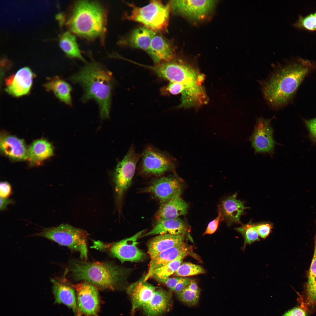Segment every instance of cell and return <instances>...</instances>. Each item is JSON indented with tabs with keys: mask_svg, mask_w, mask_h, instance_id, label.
Wrapping results in <instances>:
<instances>
[{
	"mask_svg": "<svg viewBox=\"0 0 316 316\" xmlns=\"http://www.w3.org/2000/svg\"><path fill=\"white\" fill-rule=\"evenodd\" d=\"M70 79L82 87V101L94 100L99 106L101 119L109 118L114 84L112 73L100 63L92 61L87 63Z\"/></svg>",
	"mask_w": 316,
	"mask_h": 316,
	"instance_id": "obj_1",
	"label": "cell"
},
{
	"mask_svg": "<svg viewBox=\"0 0 316 316\" xmlns=\"http://www.w3.org/2000/svg\"><path fill=\"white\" fill-rule=\"evenodd\" d=\"M314 66L310 61L300 59L281 66L264 83L265 98L274 107L286 104Z\"/></svg>",
	"mask_w": 316,
	"mask_h": 316,
	"instance_id": "obj_2",
	"label": "cell"
},
{
	"mask_svg": "<svg viewBox=\"0 0 316 316\" xmlns=\"http://www.w3.org/2000/svg\"><path fill=\"white\" fill-rule=\"evenodd\" d=\"M107 11L97 1L74 2L66 22L70 32L89 40L99 39L104 43L107 30Z\"/></svg>",
	"mask_w": 316,
	"mask_h": 316,
	"instance_id": "obj_3",
	"label": "cell"
},
{
	"mask_svg": "<svg viewBox=\"0 0 316 316\" xmlns=\"http://www.w3.org/2000/svg\"><path fill=\"white\" fill-rule=\"evenodd\" d=\"M164 79L180 84L183 88L180 107H199L208 101L203 84L205 75L188 64L175 59L166 62L162 69Z\"/></svg>",
	"mask_w": 316,
	"mask_h": 316,
	"instance_id": "obj_4",
	"label": "cell"
},
{
	"mask_svg": "<svg viewBox=\"0 0 316 316\" xmlns=\"http://www.w3.org/2000/svg\"><path fill=\"white\" fill-rule=\"evenodd\" d=\"M68 269L73 278L82 281L97 288L114 290L124 279L126 271L110 262H88L73 260Z\"/></svg>",
	"mask_w": 316,
	"mask_h": 316,
	"instance_id": "obj_5",
	"label": "cell"
},
{
	"mask_svg": "<svg viewBox=\"0 0 316 316\" xmlns=\"http://www.w3.org/2000/svg\"><path fill=\"white\" fill-rule=\"evenodd\" d=\"M128 4L132 10L129 14H126L125 19L139 23L155 32L167 31L171 10L169 3L164 5L161 1L152 0L142 7Z\"/></svg>",
	"mask_w": 316,
	"mask_h": 316,
	"instance_id": "obj_6",
	"label": "cell"
},
{
	"mask_svg": "<svg viewBox=\"0 0 316 316\" xmlns=\"http://www.w3.org/2000/svg\"><path fill=\"white\" fill-rule=\"evenodd\" d=\"M88 234L83 230L67 224L44 228L34 234L44 237L58 244L66 246L71 250L80 253V257L86 261L87 257V238Z\"/></svg>",
	"mask_w": 316,
	"mask_h": 316,
	"instance_id": "obj_7",
	"label": "cell"
},
{
	"mask_svg": "<svg viewBox=\"0 0 316 316\" xmlns=\"http://www.w3.org/2000/svg\"><path fill=\"white\" fill-rule=\"evenodd\" d=\"M141 155L136 152L132 145L116 168L114 179L116 202L119 211L123 196L130 185L137 163Z\"/></svg>",
	"mask_w": 316,
	"mask_h": 316,
	"instance_id": "obj_8",
	"label": "cell"
},
{
	"mask_svg": "<svg viewBox=\"0 0 316 316\" xmlns=\"http://www.w3.org/2000/svg\"><path fill=\"white\" fill-rule=\"evenodd\" d=\"M144 230L133 236L114 243H106L95 241L93 247L100 250H108L113 257L118 258L122 263L126 261L137 262L143 259L144 253L137 246L138 239Z\"/></svg>",
	"mask_w": 316,
	"mask_h": 316,
	"instance_id": "obj_9",
	"label": "cell"
},
{
	"mask_svg": "<svg viewBox=\"0 0 316 316\" xmlns=\"http://www.w3.org/2000/svg\"><path fill=\"white\" fill-rule=\"evenodd\" d=\"M141 155L139 171L144 175L159 176L174 168L173 158L152 146H148Z\"/></svg>",
	"mask_w": 316,
	"mask_h": 316,
	"instance_id": "obj_10",
	"label": "cell"
},
{
	"mask_svg": "<svg viewBox=\"0 0 316 316\" xmlns=\"http://www.w3.org/2000/svg\"><path fill=\"white\" fill-rule=\"evenodd\" d=\"M73 286L76 291L75 316H99L100 300L97 288L85 282Z\"/></svg>",
	"mask_w": 316,
	"mask_h": 316,
	"instance_id": "obj_11",
	"label": "cell"
},
{
	"mask_svg": "<svg viewBox=\"0 0 316 316\" xmlns=\"http://www.w3.org/2000/svg\"><path fill=\"white\" fill-rule=\"evenodd\" d=\"M182 190V183L178 178L163 176L154 181L142 192L153 195L162 205L172 198L180 196Z\"/></svg>",
	"mask_w": 316,
	"mask_h": 316,
	"instance_id": "obj_12",
	"label": "cell"
},
{
	"mask_svg": "<svg viewBox=\"0 0 316 316\" xmlns=\"http://www.w3.org/2000/svg\"><path fill=\"white\" fill-rule=\"evenodd\" d=\"M215 0H171L169 2L172 11L190 19L200 20L212 11Z\"/></svg>",
	"mask_w": 316,
	"mask_h": 316,
	"instance_id": "obj_13",
	"label": "cell"
},
{
	"mask_svg": "<svg viewBox=\"0 0 316 316\" xmlns=\"http://www.w3.org/2000/svg\"><path fill=\"white\" fill-rule=\"evenodd\" d=\"M273 133L270 119L262 118L257 119L250 138L255 152L270 154L273 152L275 143Z\"/></svg>",
	"mask_w": 316,
	"mask_h": 316,
	"instance_id": "obj_14",
	"label": "cell"
},
{
	"mask_svg": "<svg viewBox=\"0 0 316 316\" xmlns=\"http://www.w3.org/2000/svg\"><path fill=\"white\" fill-rule=\"evenodd\" d=\"M314 252L308 271L307 281L303 294L300 298L301 306L306 311L313 312L316 310V232Z\"/></svg>",
	"mask_w": 316,
	"mask_h": 316,
	"instance_id": "obj_15",
	"label": "cell"
},
{
	"mask_svg": "<svg viewBox=\"0 0 316 316\" xmlns=\"http://www.w3.org/2000/svg\"><path fill=\"white\" fill-rule=\"evenodd\" d=\"M33 77V73L29 68H23L6 80L5 90L16 97L25 95L30 90Z\"/></svg>",
	"mask_w": 316,
	"mask_h": 316,
	"instance_id": "obj_16",
	"label": "cell"
},
{
	"mask_svg": "<svg viewBox=\"0 0 316 316\" xmlns=\"http://www.w3.org/2000/svg\"><path fill=\"white\" fill-rule=\"evenodd\" d=\"M236 193L223 200L218 207V214L221 221H224L228 226L233 224H240V217L244 210L248 208L243 202L237 199Z\"/></svg>",
	"mask_w": 316,
	"mask_h": 316,
	"instance_id": "obj_17",
	"label": "cell"
},
{
	"mask_svg": "<svg viewBox=\"0 0 316 316\" xmlns=\"http://www.w3.org/2000/svg\"><path fill=\"white\" fill-rule=\"evenodd\" d=\"M55 303L62 304L71 309L75 316L77 312L76 297L75 291L63 278L57 277L51 279Z\"/></svg>",
	"mask_w": 316,
	"mask_h": 316,
	"instance_id": "obj_18",
	"label": "cell"
},
{
	"mask_svg": "<svg viewBox=\"0 0 316 316\" xmlns=\"http://www.w3.org/2000/svg\"><path fill=\"white\" fill-rule=\"evenodd\" d=\"M0 148L3 154L12 160L21 161L28 159V149L24 141L14 136L1 133Z\"/></svg>",
	"mask_w": 316,
	"mask_h": 316,
	"instance_id": "obj_19",
	"label": "cell"
},
{
	"mask_svg": "<svg viewBox=\"0 0 316 316\" xmlns=\"http://www.w3.org/2000/svg\"><path fill=\"white\" fill-rule=\"evenodd\" d=\"M190 247L183 242L160 253L151 259L148 272L143 281L147 280L155 269L174 260L185 252L190 251Z\"/></svg>",
	"mask_w": 316,
	"mask_h": 316,
	"instance_id": "obj_20",
	"label": "cell"
},
{
	"mask_svg": "<svg viewBox=\"0 0 316 316\" xmlns=\"http://www.w3.org/2000/svg\"><path fill=\"white\" fill-rule=\"evenodd\" d=\"M156 288L143 280L133 283L127 289L132 304L131 314L133 315L137 309L142 307L152 296Z\"/></svg>",
	"mask_w": 316,
	"mask_h": 316,
	"instance_id": "obj_21",
	"label": "cell"
},
{
	"mask_svg": "<svg viewBox=\"0 0 316 316\" xmlns=\"http://www.w3.org/2000/svg\"><path fill=\"white\" fill-rule=\"evenodd\" d=\"M156 64L174 58V49L170 43L162 35H154L147 52Z\"/></svg>",
	"mask_w": 316,
	"mask_h": 316,
	"instance_id": "obj_22",
	"label": "cell"
},
{
	"mask_svg": "<svg viewBox=\"0 0 316 316\" xmlns=\"http://www.w3.org/2000/svg\"><path fill=\"white\" fill-rule=\"evenodd\" d=\"M172 299L171 293L162 289L155 290L150 300L142 307L147 316H157L168 309Z\"/></svg>",
	"mask_w": 316,
	"mask_h": 316,
	"instance_id": "obj_23",
	"label": "cell"
},
{
	"mask_svg": "<svg viewBox=\"0 0 316 316\" xmlns=\"http://www.w3.org/2000/svg\"><path fill=\"white\" fill-rule=\"evenodd\" d=\"M187 227L185 222L178 218L159 220L153 228L144 236L156 234L184 235Z\"/></svg>",
	"mask_w": 316,
	"mask_h": 316,
	"instance_id": "obj_24",
	"label": "cell"
},
{
	"mask_svg": "<svg viewBox=\"0 0 316 316\" xmlns=\"http://www.w3.org/2000/svg\"><path fill=\"white\" fill-rule=\"evenodd\" d=\"M184 235H160L151 240L148 244V253L151 259L160 253L184 242Z\"/></svg>",
	"mask_w": 316,
	"mask_h": 316,
	"instance_id": "obj_25",
	"label": "cell"
},
{
	"mask_svg": "<svg viewBox=\"0 0 316 316\" xmlns=\"http://www.w3.org/2000/svg\"><path fill=\"white\" fill-rule=\"evenodd\" d=\"M188 205L180 196L174 197L161 205L155 217L157 220L165 219H173L186 214Z\"/></svg>",
	"mask_w": 316,
	"mask_h": 316,
	"instance_id": "obj_26",
	"label": "cell"
},
{
	"mask_svg": "<svg viewBox=\"0 0 316 316\" xmlns=\"http://www.w3.org/2000/svg\"><path fill=\"white\" fill-rule=\"evenodd\" d=\"M156 32L145 27L137 28L131 33L128 40L129 45L133 47L148 51L152 38Z\"/></svg>",
	"mask_w": 316,
	"mask_h": 316,
	"instance_id": "obj_27",
	"label": "cell"
},
{
	"mask_svg": "<svg viewBox=\"0 0 316 316\" xmlns=\"http://www.w3.org/2000/svg\"><path fill=\"white\" fill-rule=\"evenodd\" d=\"M44 86L47 90L52 91L61 101L70 107L72 106V87L66 81L59 77H55L46 83Z\"/></svg>",
	"mask_w": 316,
	"mask_h": 316,
	"instance_id": "obj_28",
	"label": "cell"
},
{
	"mask_svg": "<svg viewBox=\"0 0 316 316\" xmlns=\"http://www.w3.org/2000/svg\"><path fill=\"white\" fill-rule=\"evenodd\" d=\"M53 154V148L51 144L44 139L34 141L28 148V159L35 162L46 159Z\"/></svg>",
	"mask_w": 316,
	"mask_h": 316,
	"instance_id": "obj_29",
	"label": "cell"
},
{
	"mask_svg": "<svg viewBox=\"0 0 316 316\" xmlns=\"http://www.w3.org/2000/svg\"><path fill=\"white\" fill-rule=\"evenodd\" d=\"M59 46L68 57L85 62L82 55L75 37L70 32L62 34L60 37Z\"/></svg>",
	"mask_w": 316,
	"mask_h": 316,
	"instance_id": "obj_30",
	"label": "cell"
},
{
	"mask_svg": "<svg viewBox=\"0 0 316 316\" xmlns=\"http://www.w3.org/2000/svg\"><path fill=\"white\" fill-rule=\"evenodd\" d=\"M190 251L185 252L177 258L155 269L152 273L150 277H152L159 281L169 278L176 272L184 258L189 254Z\"/></svg>",
	"mask_w": 316,
	"mask_h": 316,
	"instance_id": "obj_31",
	"label": "cell"
},
{
	"mask_svg": "<svg viewBox=\"0 0 316 316\" xmlns=\"http://www.w3.org/2000/svg\"><path fill=\"white\" fill-rule=\"evenodd\" d=\"M200 290L195 281L191 280L189 284L181 291L176 293L181 301L187 305L193 306L198 303Z\"/></svg>",
	"mask_w": 316,
	"mask_h": 316,
	"instance_id": "obj_32",
	"label": "cell"
},
{
	"mask_svg": "<svg viewBox=\"0 0 316 316\" xmlns=\"http://www.w3.org/2000/svg\"><path fill=\"white\" fill-rule=\"evenodd\" d=\"M235 229L240 233L243 237L244 244L243 250L247 245L251 244L260 240L257 230V225L249 222L247 224L242 225L241 226Z\"/></svg>",
	"mask_w": 316,
	"mask_h": 316,
	"instance_id": "obj_33",
	"label": "cell"
},
{
	"mask_svg": "<svg viewBox=\"0 0 316 316\" xmlns=\"http://www.w3.org/2000/svg\"><path fill=\"white\" fill-rule=\"evenodd\" d=\"M205 272L204 269L200 265L184 262L181 264L175 274L177 276L185 277L204 274Z\"/></svg>",
	"mask_w": 316,
	"mask_h": 316,
	"instance_id": "obj_34",
	"label": "cell"
},
{
	"mask_svg": "<svg viewBox=\"0 0 316 316\" xmlns=\"http://www.w3.org/2000/svg\"><path fill=\"white\" fill-rule=\"evenodd\" d=\"M293 26L299 29L316 30V12L305 16H299Z\"/></svg>",
	"mask_w": 316,
	"mask_h": 316,
	"instance_id": "obj_35",
	"label": "cell"
},
{
	"mask_svg": "<svg viewBox=\"0 0 316 316\" xmlns=\"http://www.w3.org/2000/svg\"><path fill=\"white\" fill-rule=\"evenodd\" d=\"M273 225L269 222H263L257 225V230L259 236L265 239L272 232Z\"/></svg>",
	"mask_w": 316,
	"mask_h": 316,
	"instance_id": "obj_36",
	"label": "cell"
},
{
	"mask_svg": "<svg viewBox=\"0 0 316 316\" xmlns=\"http://www.w3.org/2000/svg\"><path fill=\"white\" fill-rule=\"evenodd\" d=\"M305 122L309 131L311 139L313 141L316 142V118L305 120Z\"/></svg>",
	"mask_w": 316,
	"mask_h": 316,
	"instance_id": "obj_37",
	"label": "cell"
},
{
	"mask_svg": "<svg viewBox=\"0 0 316 316\" xmlns=\"http://www.w3.org/2000/svg\"><path fill=\"white\" fill-rule=\"evenodd\" d=\"M221 221V217L218 214V215L215 219L208 223L203 235L212 234L214 233L217 230L219 222Z\"/></svg>",
	"mask_w": 316,
	"mask_h": 316,
	"instance_id": "obj_38",
	"label": "cell"
},
{
	"mask_svg": "<svg viewBox=\"0 0 316 316\" xmlns=\"http://www.w3.org/2000/svg\"><path fill=\"white\" fill-rule=\"evenodd\" d=\"M11 192V187L8 183L6 181L1 182L0 184L1 197L6 199L10 195Z\"/></svg>",
	"mask_w": 316,
	"mask_h": 316,
	"instance_id": "obj_39",
	"label": "cell"
},
{
	"mask_svg": "<svg viewBox=\"0 0 316 316\" xmlns=\"http://www.w3.org/2000/svg\"><path fill=\"white\" fill-rule=\"evenodd\" d=\"M166 89L171 94L173 95L181 94L183 91L182 85L176 82H170Z\"/></svg>",
	"mask_w": 316,
	"mask_h": 316,
	"instance_id": "obj_40",
	"label": "cell"
},
{
	"mask_svg": "<svg viewBox=\"0 0 316 316\" xmlns=\"http://www.w3.org/2000/svg\"><path fill=\"white\" fill-rule=\"evenodd\" d=\"M183 277L178 276L175 277H169L165 279L161 280L159 281L164 283L171 291H172L177 284Z\"/></svg>",
	"mask_w": 316,
	"mask_h": 316,
	"instance_id": "obj_41",
	"label": "cell"
},
{
	"mask_svg": "<svg viewBox=\"0 0 316 316\" xmlns=\"http://www.w3.org/2000/svg\"><path fill=\"white\" fill-rule=\"evenodd\" d=\"M190 281L191 280L189 278L183 277L177 284L172 291L176 293L181 291L187 286Z\"/></svg>",
	"mask_w": 316,
	"mask_h": 316,
	"instance_id": "obj_42",
	"label": "cell"
},
{
	"mask_svg": "<svg viewBox=\"0 0 316 316\" xmlns=\"http://www.w3.org/2000/svg\"><path fill=\"white\" fill-rule=\"evenodd\" d=\"M283 316H306V312L301 307H296L286 312Z\"/></svg>",
	"mask_w": 316,
	"mask_h": 316,
	"instance_id": "obj_43",
	"label": "cell"
},
{
	"mask_svg": "<svg viewBox=\"0 0 316 316\" xmlns=\"http://www.w3.org/2000/svg\"><path fill=\"white\" fill-rule=\"evenodd\" d=\"M13 203V201L11 199H4L0 197V210H4L8 205Z\"/></svg>",
	"mask_w": 316,
	"mask_h": 316,
	"instance_id": "obj_44",
	"label": "cell"
}]
</instances>
